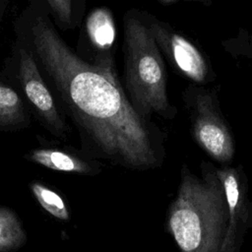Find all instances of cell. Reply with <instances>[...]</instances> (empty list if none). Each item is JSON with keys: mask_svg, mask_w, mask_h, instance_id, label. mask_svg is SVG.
I'll list each match as a JSON object with an SVG mask.
<instances>
[{"mask_svg": "<svg viewBox=\"0 0 252 252\" xmlns=\"http://www.w3.org/2000/svg\"><path fill=\"white\" fill-rule=\"evenodd\" d=\"M26 240V231L15 212L7 207H0V252L17 250Z\"/></svg>", "mask_w": 252, "mask_h": 252, "instance_id": "12", "label": "cell"}, {"mask_svg": "<svg viewBox=\"0 0 252 252\" xmlns=\"http://www.w3.org/2000/svg\"><path fill=\"white\" fill-rule=\"evenodd\" d=\"M202 177L184 163L175 199L167 212V230L181 252H220L227 222L224 190L216 167L201 163Z\"/></svg>", "mask_w": 252, "mask_h": 252, "instance_id": "2", "label": "cell"}, {"mask_svg": "<svg viewBox=\"0 0 252 252\" xmlns=\"http://www.w3.org/2000/svg\"><path fill=\"white\" fill-rule=\"evenodd\" d=\"M31 191L38 204L51 216L61 220H68L70 213L63 198L49 187L34 181L31 184Z\"/></svg>", "mask_w": 252, "mask_h": 252, "instance_id": "13", "label": "cell"}, {"mask_svg": "<svg viewBox=\"0 0 252 252\" xmlns=\"http://www.w3.org/2000/svg\"><path fill=\"white\" fill-rule=\"evenodd\" d=\"M57 30L78 28L85 17L86 0H37Z\"/></svg>", "mask_w": 252, "mask_h": 252, "instance_id": "11", "label": "cell"}, {"mask_svg": "<svg viewBox=\"0 0 252 252\" xmlns=\"http://www.w3.org/2000/svg\"><path fill=\"white\" fill-rule=\"evenodd\" d=\"M26 159L46 168L76 174H96L100 164L76 151L57 147H38L25 156Z\"/></svg>", "mask_w": 252, "mask_h": 252, "instance_id": "9", "label": "cell"}, {"mask_svg": "<svg viewBox=\"0 0 252 252\" xmlns=\"http://www.w3.org/2000/svg\"><path fill=\"white\" fill-rule=\"evenodd\" d=\"M9 4H10V0H1L0 1V29H1V24L3 22L6 11L9 7Z\"/></svg>", "mask_w": 252, "mask_h": 252, "instance_id": "16", "label": "cell"}, {"mask_svg": "<svg viewBox=\"0 0 252 252\" xmlns=\"http://www.w3.org/2000/svg\"><path fill=\"white\" fill-rule=\"evenodd\" d=\"M115 41L116 28L111 11L104 6L96 7L84 20L76 52L92 64L116 71L114 61Z\"/></svg>", "mask_w": 252, "mask_h": 252, "instance_id": "8", "label": "cell"}, {"mask_svg": "<svg viewBox=\"0 0 252 252\" xmlns=\"http://www.w3.org/2000/svg\"><path fill=\"white\" fill-rule=\"evenodd\" d=\"M140 12L163 58L179 76L198 86L216 82L211 60L197 42L150 12Z\"/></svg>", "mask_w": 252, "mask_h": 252, "instance_id": "6", "label": "cell"}, {"mask_svg": "<svg viewBox=\"0 0 252 252\" xmlns=\"http://www.w3.org/2000/svg\"><path fill=\"white\" fill-rule=\"evenodd\" d=\"M224 190L227 222L220 252H239L245 233L252 226V203L248 196L247 179L242 166L216 167Z\"/></svg>", "mask_w": 252, "mask_h": 252, "instance_id": "7", "label": "cell"}, {"mask_svg": "<svg viewBox=\"0 0 252 252\" xmlns=\"http://www.w3.org/2000/svg\"><path fill=\"white\" fill-rule=\"evenodd\" d=\"M15 40L34 57L66 117L94 154L134 169L160 163L164 134L132 106L117 72L83 59L37 0L14 20Z\"/></svg>", "mask_w": 252, "mask_h": 252, "instance_id": "1", "label": "cell"}, {"mask_svg": "<svg viewBox=\"0 0 252 252\" xmlns=\"http://www.w3.org/2000/svg\"><path fill=\"white\" fill-rule=\"evenodd\" d=\"M161 5H172V4H175V3H178V2H194V3H198V4H201L203 6H211L213 4V1L212 0H158Z\"/></svg>", "mask_w": 252, "mask_h": 252, "instance_id": "15", "label": "cell"}, {"mask_svg": "<svg viewBox=\"0 0 252 252\" xmlns=\"http://www.w3.org/2000/svg\"><path fill=\"white\" fill-rule=\"evenodd\" d=\"M182 100L195 143L214 160L229 163L235 155V141L220 109L217 91L188 84L182 92Z\"/></svg>", "mask_w": 252, "mask_h": 252, "instance_id": "5", "label": "cell"}, {"mask_svg": "<svg viewBox=\"0 0 252 252\" xmlns=\"http://www.w3.org/2000/svg\"><path fill=\"white\" fill-rule=\"evenodd\" d=\"M0 1H1V0H0Z\"/></svg>", "mask_w": 252, "mask_h": 252, "instance_id": "17", "label": "cell"}, {"mask_svg": "<svg viewBox=\"0 0 252 252\" xmlns=\"http://www.w3.org/2000/svg\"><path fill=\"white\" fill-rule=\"evenodd\" d=\"M224 49L237 57H245L252 64V32L240 29L237 35L222 42Z\"/></svg>", "mask_w": 252, "mask_h": 252, "instance_id": "14", "label": "cell"}, {"mask_svg": "<svg viewBox=\"0 0 252 252\" xmlns=\"http://www.w3.org/2000/svg\"><path fill=\"white\" fill-rule=\"evenodd\" d=\"M1 78L12 84L27 102L32 115L52 136L66 140L71 127L55 94L32 53L14 40L5 59Z\"/></svg>", "mask_w": 252, "mask_h": 252, "instance_id": "4", "label": "cell"}, {"mask_svg": "<svg viewBox=\"0 0 252 252\" xmlns=\"http://www.w3.org/2000/svg\"><path fill=\"white\" fill-rule=\"evenodd\" d=\"M32 112L18 90L0 79V132H16L28 129L32 124Z\"/></svg>", "mask_w": 252, "mask_h": 252, "instance_id": "10", "label": "cell"}, {"mask_svg": "<svg viewBox=\"0 0 252 252\" xmlns=\"http://www.w3.org/2000/svg\"><path fill=\"white\" fill-rule=\"evenodd\" d=\"M122 49L123 89L134 109L146 119L173 120L178 110L168 96L164 58L140 10L123 16Z\"/></svg>", "mask_w": 252, "mask_h": 252, "instance_id": "3", "label": "cell"}]
</instances>
